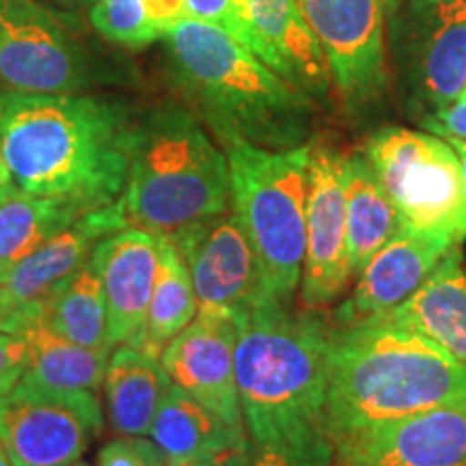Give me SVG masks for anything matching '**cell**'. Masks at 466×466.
Instances as JSON below:
<instances>
[{
    "label": "cell",
    "mask_w": 466,
    "mask_h": 466,
    "mask_svg": "<svg viewBox=\"0 0 466 466\" xmlns=\"http://www.w3.org/2000/svg\"><path fill=\"white\" fill-rule=\"evenodd\" d=\"M14 188H15V186H14V179H11L9 167L3 158V151H0V201H3L5 197H7Z\"/></svg>",
    "instance_id": "e575fe53"
},
{
    "label": "cell",
    "mask_w": 466,
    "mask_h": 466,
    "mask_svg": "<svg viewBox=\"0 0 466 466\" xmlns=\"http://www.w3.org/2000/svg\"><path fill=\"white\" fill-rule=\"evenodd\" d=\"M28 370L25 335L7 318H0V395H7Z\"/></svg>",
    "instance_id": "1f68e13d"
},
{
    "label": "cell",
    "mask_w": 466,
    "mask_h": 466,
    "mask_svg": "<svg viewBox=\"0 0 466 466\" xmlns=\"http://www.w3.org/2000/svg\"><path fill=\"white\" fill-rule=\"evenodd\" d=\"M127 227L173 236L229 209V160L199 116L177 104L134 121L126 188Z\"/></svg>",
    "instance_id": "5b68a950"
},
{
    "label": "cell",
    "mask_w": 466,
    "mask_h": 466,
    "mask_svg": "<svg viewBox=\"0 0 466 466\" xmlns=\"http://www.w3.org/2000/svg\"><path fill=\"white\" fill-rule=\"evenodd\" d=\"M85 214L69 201L11 190L0 201V279Z\"/></svg>",
    "instance_id": "484cf974"
},
{
    "label": "cell",
    "mask_w": 466,
    "mask_h": 466,
    "mask_svg": "<svg viewBox=\"0 0 466 466\" xmlns=\"http://www.w3.org/2000/svg\"><path fill=\"white\" fill-rule=\"evenodd\" d=\"M387 55L419 119L466 85V0H400L387 17Z\"/></svg>",
    "instance_id": "ba28073f"
},
{
    "label": "cell",
    "mask_w": 466,
    "mask_h": 466,
    "mask_svg": "<svg viewBox=\"0 0 466 466\" xmlns=\"http://www.w3.org/2000/svg\"><path fill=\"white\" fill-rule=\"evenodd\" d=\"M100 466H167L160 447L145 436H119L106 442L97 453Z\"/></svg>",
    "instance_id": "4dcf8cb0"
},
{
    "label": "cell",
    "mask_w": 466,
    "mask_h": 466,
    "mask_svg": "<svg viewBox=\"0 0 466 466\" xmlns=\"http://www.w3.org/2000/svg\"><path fill=\"white\" fill-rule=\"evenodd\" d=\"M149 436L168 462L248 445L247 430L227 423L173 382L162 398Z\"/></svg>",
    "instance_id": "603a6c76"
},
{
    "label": "cell",
    "mask_w": 466,
    "mask_h": 466,
    "mask_svg": "<svg viewBox=\"0 0 466 466\" xmlns=\"http://www.w3.org/2000/svg\"><path fill=\"white\" fill-rule=\"evenodd\" d=\"M466 401V363L393 322L330 329L324 423L330 439L434 406Z\"/></svg>",
    "instance_id": "7a4b0ae2"
},
{
    "label": "cell",
    "mask_w": 466,
    "mask_h": 466,
    "mask_svg": "<svg viewBox=\"0 0 466 466\" xmlns=\"http://www.w3.org/2000/svg\"><path fill=\"white\" fill-rule=\"evenodd\" d=\"M104 425L97 393L25 376L0 395V441L11 466H69Z\"/></svg>",
    "instance_id": "9c48e42d"
},
{
    "label": "cell",
    "mask_w": 466,
    "mask_h": 466,
    "mask_svg": "<svg viewBox=\"0 0 466 466\" xmlns=\"http://www.w3.org/2000/svg\"><path fill=\"white\" fill-rule=\"evenodd\" d=\"M76 3H91L93 5V3H96V0H76Z\"/></svg>",
    "instance_id": "ab89813d"
},
{
    "label": "cell",
    "mask_w": 466,
    "mask_h": 466,
    "mask_svg": "<svg viewBox=\"0 0 466 466\" xmlns=\"http://www.w3.org/2000/svg\"><path fill=\"white\" fill-rule=\"evenodd\" d=\"M248 17L253 55L313 100L329 96L333 76L300 0H248Z\"/></svg>",
    "instance_id": "d6986e66"
},
{
    "label": "cell",
    "mask_w": 466,
    "mask_h": 466,
    "mask_svg": "<svg viewBox=\"0 0 466 466\" xmlns=\"http://www.w3.org/2000/svg\"><path fill=\"white\" fill-rule=\"evenodd\" d=\"M186 14L188 20L223 28L248 50L253 48L248 0H186Z\"/></svg>",
    "instance_id": "f546056e"
},
{
    "label": "cell",
    "mask_w": 466,
    "mask_h": 466,
    "mask_svg": "<svg viewBox=\"0 0 466 466\" xmlns=\"http://www.w3.org/2000/svg\"><path fill=\"white\" fill-rule=\"evenodd\" d=\"M363 154L401 223L456 244L466 240L462 162L451 143L428 130L389 126L367 138Z\"/></svg>",
    "instance_id": "52a82bcc"
},
{
    "label": "cell",
    "mask_w": 466,
    "mask_h": 466,
    "mask_svg": "<svg viewBox=\"0 0 466 466\" xmlns=\"http://www.w3.org/2000/svg\"><path fill=\"white\" fill-rule=\"evenodd\" d=\"M165 39L175 83L220 145L244 141L264 149H294L311 143L313 97L223 28L184 20Z\"/></svg>",
    "instance_id": "3957f363"
},
{
    "label": "cell",
    "mask_w": 466,
    "mask_h": 466,
    "mask_svg": "<svg viewBox=\"0 0 466 466\" xmlns=\"http://www.w3.org/2000/svg\"><path fill=\"white\" fill-rule=\"evenodd\" d=\"M91 261L100 275L113 346L141 348L151 294L160 266V236L121 229L93 248Z\"/></svg>",
    "instance_id": "e0dca14e"
},
{
    "label": "cell",
    "mask_w": 466,
    "mask_h": 466,
    "mask_svg": "<svg viewBox=\"0 0 466 466\" xmlns=\"http://www.w3.org/2000/svg\"><path fill=\"white\" fill-rule=\"evenodd\" d=\"M102 387L115 432L149 436L171 378L154 354L134 346H116L108 359Z\"/></svg>",
    "instance_id": "7402d4cb"
},
{
    "label": "cell",
    "mask_w": 466,
    "mask_h": 466,
    "mask_svg": "<svg viewBox=\"0 0 466 466\" xmlns=\"http://www.w3.org/2000/svg\"><path fill=\"white\" fill-rule=\"evenodd\" d=\"M168 238L188 268L199 311L240 319L266 296L258 259L231 208Z\"/></svg>",
    "instance_id": "4fadbf2b"
},
{
    "label": "cell",
    "mask_w": 466,
    "mask_h": 466,
    "mask_svg": "<svg viewBox=\"0 0 466 466\" xmlns=\"http://www.w3.org/2000/svg\"><path fill=\"white\" fill-rule=\"evenodd\" d=\"M236 341L238 318L199 311L162 350L160 363L175 387L201 401L227 423L244 428L236 382Z\"/></svg>",
    "instance_id": "9a60e30c"
},
{
    "label": "cell",
    "mask_w": 466,
    "mask_h": 466,
    "mask_svg": "<svg viewBox=\"0 0 466 466\" xmlns=\"http://www.w3.org/2000/svg\"><path fill=\"white\" fill-rule=\"evenodd\" d=\"M25 335L28 348V370L25 376L58 389L100 391L108 359L113 352H97L58 335L46 322L42 300L3 313Z\"/></svg>",
    "instance_id": "ffe728a7"
},
{
    "label": "cell",
    "mask_w": 466,
    "mask_h": 466,
    "mask_svg": "<svg viewBox=\"0 0 466 466\" xmlns=\"http://www.w3.org/2000/svg\"><path fill=\"white\" fill-rule=\"evenodd\" d=\"M451 143V147L456 149V154L460 156V162H462V175H464V195H466V143L460 141H447Z\"/></svg>",
    "instance_id": "d590c367"
},
{
    "label": "cell",
    "mask_w": 466,
    "mask_h": 466,
    "mask_svg": "<svg viewBox=\"0 0 466 466\" xmlns=\"http://www.w3.org/2000/svg\"><path fill=\"white\" fill-rule=\"evenodd\" d=\"M330 326L261 296L238 319L236 382L250 442L326 432Z\"/></svg>",
    "instance_id": "277c9868"
},
{
    "label": "cell",
    "mask_w": 466,
    "mask_h": 466,
    "mask_svg": "<svg viewBox=\"0 0 466 466\" xmlns=\"http://www.w3.org/2000/svg\"><path fill=\"white\" fill-rule=\"evenodd\" d=\"M0 466H11V460L7 456V450H5L3 441H0Z\"/></svg>",
    "instance_id": "8d00e7d4"
},
{
    "label": "cell",
    "mask_w": 466,
    "mask_h": 466,
    "mask_svg": "<svg viewBox=\"0 0 466 466\" xmlns=\"http://www.w3.org/2000/svg\"><path fill=\"white\" fill-rule=\"evenodd\" d=\"M91 69L67 20L37 0H0V83L15 93H78Z\"/></svg>",
    "instance_id": "30bf717a"
},
{
    "label": "cell",
    "mask_w": 466,
    "mask_h": 466,
    "mask_svg": "<svg viewBox=\"0 0 466 466\" xmlns=\"http://www.w3.org/2000/svg\"><path fill=\"white\" fill-rule=\"evenodd\" d=\"M382 5H384V9H387V17H389L395 11V7L400 5V0H382Z\"/></svg>",
    "instance_id": "74e56055"
},
{
    "label": "cell",
    "mask_w": 466,
    "mask_h": 466,
    "mask_svg": "<svg viewBox=\"0 0 466 466\" xmlns=\"http://www.w3.org/2000/svg\"><path fill=\"white\" fill-rule=\"evenodd\" d=\"M460 97H466V85H464V91H462V96H460Z\"/></svg>",
    "instance_id": "60d3db41"
},
{
    "label": "cell",
    "mask_w": 466,
    "mask_h": 466,
    "mask_svg": "<svg viewBox=\"0 0 466 466\" xmlns=\"http://www.w3.org/2000/svg\"><path fill=\"white\" fill-rule=\"evenodd\" d=\"M42 307L46 322L58 335L97 352H113L115 346L108 337L106 299L91 258L42 299Z\"/></svg>",
    "instance_id": "d4e9b609"
},
{
    "label": "cell",
    "mask_w": 466,
    "mask_h": 466,
    "mask_svg": "<svg viewBox=\"0 0 466 466\" xmlns=\"http://www.w3.org/2000/svg\"><path fill=\"white\" fill-rule=\"evenodd\" d=\"M134 121L106 97L3 91L0 151L17 190L93 212L126 188Z\"/></svg>",
    "instance_id": "6da1fadb"
},
{
    "label": "cell",
    "mask_w": 466,
    "mask_h": 466,
    "mask_svg": "<svg viewBox=\"0 0 466 466\" xmlns=\"http://www.w3.org/2000/svg\"><path fill=\"white\" fill-rule=\"evenodd\" d=\"M199 313L195 285L182 255L168 236H160V266L151 294L141 350L160 359L171 343Z\"/></svg>",
    "instance_id": "4316f807"
},
{
    "label": "cell",
    "mask_w": 466,
    "mask_h": 466,
    "mask_svg": "<svg viewBox=\"0 0 466 466\" xmlns=\"http://www.w3.org/2000/svg\"><path fill=\"white\" fill-rule=\"evenodd\" d=\"M387 319L417 330L466 363V272L460 244Z\"/></svg>",
    "instance_id": "44dd1931"
},
{
    "label": "cell",
    "mask_w": 466,
    "mask_h": 466,
    "mask_svg": "<svg viewBox=\"0 0 466 466\" xmlns=\"http://www.w3.org/2000/svg\"><path fill=\"white\" fill-rule=\"evenodd\" d=\"M69 466H91V464H86V462H80V460H76V462H72Z\"/></svg>",
    "instance_id": "f35d334b"
},
{
    "label": "cell",
    "mask_w": 466,
    "mask_h": 466,
    "mask_svg": "<svg viewBox=\"0 0 466 466\" xmlns=\"http://www.w3.org/2000/svg\"><path fill=\"white\" fill-rule=\"evenodd\" d=\"M313 143L264 149L225 143L229 160V208L258 259L266 296L294 305L302 281L307 242L309 160Z\"/></svg>",
    "instance_id": "8992f818"
},
{
    "label": "cell",
    "mask_w": 466,
    "mask_h": 466,
    "mask_svg": "<svg viewBox=\"0 0 466 466\" xmlns=\"http://www.w3.org/2000/svg\"><path fill=\"white\" fill-rule=\"evenodd\" d=\"M456 242L401 223L359 272L348 300L337 309V326L387 318L428 281Z\"/></svg>",
    "instance_id": "2e32d148"
},
{
    "label": "cell",
    "mask_w": 466,
    "mask_h": 466,
    "mask_svg": "<svg viewBox=\"0 0 466 466\" xmlns=\"http://www.w3.org/2000/svg\"><path fill=\"white\" fill-rule=\"evenodd\" d=\"M343 184H346L350 270L354 277L363 270L371 255L400 229L401 218L363 151L343 156Z\"/></svg>",
    "instance_id": "cb8c5ba5"
},
{
    "label": "cell",
    "mask_w": 466,
    "mask_h": 466,
    "mask_svg": "<svg viewBox=\"0 0 466 466\" xmlns=\"http://www.w3.org/2000/svg\"><path fill=\"white\" fill-rule=\"evenodd\" d=\"M333 466H466V401L335 439Z\"/></svg>",
    "instance_id": "5bb4252c"
},
{
    "label": "cell",
    "mask_w": 466,
    "mask_h": 466,
    "mask_svg": "<svg viewBox=\"0 0 466 466\" xmlns=\"http://www.w3.org/2000/svg\"><path fill=\"white\" fill-rule=\"evenodd\" d=\"M91 25L104 39L127 48H143L160 39L145 0H96L91 5Z\"/></svg>",
    "instance_id": "83f0119b"
},
{
    "label": "cell",
    "mask_w": 466,
    "mask_h": 466,
    "mask_svg": "<svg viewBox=\"0 0 466 466\" xmlns=\"http://www.w3.org/2000/svg\"><path fill=\"white\" fill-rule=\"evenodd\" d=\"M127 229L119 203L93 209L56 233L0 279V316L46 299L58 283L89 261L104 238Z\"/></svg>",
    "instance_id": "ac0fdd59"
},
{
    "label": "cell",
    "mask_w": 466,
    "mask_h": 466,
    "mask_svg": "<svg viewBox=\"0 0 466 466\" xmlns=\"http://www.w3.org/2000/svg\"><path fill=\"white\" fill-rule=\"evenodd\" d=\"M421 126L445 141L466 143V97H460L450 106L421 116Z\"/></svg>",
    "instance_id": "d6a6232c"
},
{
    "label": "cell",
    "mask_w": 466,
    "mask_h": 466,
    "mask_svg": "<svg viewBox=\"0 0 466 466\" xmlns=\"http://www.w3.org/2000/svg\"><path fill=\"white\" fill-rule=\"evenodd\" d=\"M302 15L350 110H365L387 91V9L382 0H300Z\"/></svg>",
    "instance_id": "8fae6325"
},
{
    "label": "cell",
    "mask_w": 466,
    "mask_h": 466,
    "mask_svg": "<svg viewBox=\"0 0 466 466\" xmlns=\"http://www.w3.org/2000/svg\"><path fill=\"white\" fill-rule=\"evenodd\" d=\"M333 462L335 442L324 430L299 439L250 442L248 450V466H333Z\"/></svg>",
    "instance_id": "f1b7e54d"
},
{
    "label": "cell",
    "mask_w": 466,
    "mask_h": 466,
    "mask_svg": "<svg viewBox=\"0 0 466 466\" xmlns=\"http://www.w3.org/2000/svg\"><path fill=\"white\" fill-rule=\"evenodd\" d=\"M248 445L231 447V450H223L217 453H203V456L173 460L167 466H248Z\"/></svg>",
    "instance_id": "836d02e7"
},
{
    "label": "cell",
    "mask_w": 466,
    "mask_h": 466,
    "mask_svg": "<svg viewBox=\"0 0 466 466\" xmlns=\"http://www.w3.org/2000/svg\"><path fill=\"white\" fill-rule=\"evenodd\" d=\"M307 242L300 299L309 311L333 305L352 279L348 253L343 154L313 143L309 160Z\"/></svg>",
    "instance_id": "7c38bea8"
}]
</instances>
